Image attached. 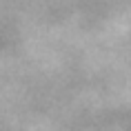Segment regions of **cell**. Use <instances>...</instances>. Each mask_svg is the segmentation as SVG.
Listing matches in <instances>:
<instances>
[]
</instances>
